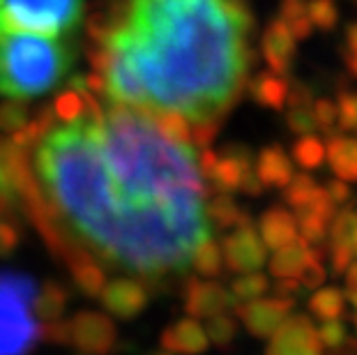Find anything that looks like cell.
I'll return each mask as SVG.
<instances>
[{
    "mask_svg": "<svg viewBox=\"0 0 357 355\" xmlns=\"http://www.w3.org/2000/svg\"><path fill=\"white\" fill-rule=\"evenodd\" d=\"M17 196L88 293L109 275L162 286L212 240L208 178L187 132L67 88L5 139Z\"/></svg>",
    "mask_w": 357,
    "mask_h": 355,
    "instance_id": "1",
    "label": "cell"
},
{
    "mask_svg": "<svg viewBox=\"0 0 357 355\" xmlns=\"http://www.w3.org/2000/svg\"><path fill=\"white\" fill-rule=\"evenodd\" d=\"M88 33L90 90L178 127L199 148L215 141L254 67L245 0H111Z\"/></svg>",
    "mask_w": 357,
    "mask_h": 355,
    "instance_id": "2",
    "label": "cell"
},
{
    "mask_svg": "<svg viewBox=\"0 0 357 355\" xmlns=\"http://www.w3.org/2000/svg\"><path fill=\"white\" fill-rule=\"evenodd\" d=\"M79 60V40L0 28V95L35 100L60 88Z\"/></svg>",
    "mask_w": 357,
    "mask_h": 355,
    "instance_id": "3",
    "label": "cell"
},
{
    "mask_svg": "<svg viewBox=\"0 0 357 355\" xmlns=\"http://www.w3.org/2000/svg\"><path fill=\"white\" fill-rule=\"evenodd\" d=\"M33 279L0 273V355H28L40 339V314Z\"/></svg>",
    "mask_w": 357,
    "mask_h": 355,
    "instance_id": "4",
    "label": "cell"
},
{
    "mask_svg": "<svg viewBox=\"0 0 357 355\" xmlns=\"http://www.w3.org/2000/svg\"><path fill=\"white\" fill-rule=\"evenodd\" d=\"M86 0H0V28L79 40Z\"/></svg>",
    "mask_w": 357,
    "mask_h": 355,
    "instance_id": "5",
    "label": "cell"
},
{
    "mask_svg": "<svg viewBox=\"0 0 357 355\" xmlns=\"http://www.w3.org/2000/svg\"><path fill=\"white\" fill-rule=\"evenodd\" d=\"M265 247L261 236L256 233V229L249 224L235 226V231L222 245V259L224 266L233 270V273H256L258 268L265 263Z\"/></svg>",
    "mask_w": 357,
    "mask_h": 355,
    "instance_id": "6",
    "label": "cell"
},
{
    "mask_svg": "<svg viewBox=\"0 0 357 355\" xmlns=\"http://www.w3.org/2000/svg\"><path fill=\"white\" fill-rule=\"evenodd\" d=\"M268 355H323L314 323L302 314L288 316L270 337Z\"/></svg>",
    "mask_w": 357,
    "mask_h": 355,
    "instance_id": "7",
    "label": "cell"
},
{
    "mask_svg": "<svg viewBox=\"0 0 357 355\" xmlns=\"http://www.w3.org/2000/svg\"><path fill=\"white\" fill-rule=\"evenodd\" d=\"M291 309H293L291 298H272V300L258 298L247 302V305H238V314L254 337L270 339L281 323L291 316Z\"/></svg>",
    "mask_w": 357,
    "mask_h": 355,
    "instance_id": "8",
    "label": "cell"
},
{
    "mask_svg": "<svg viewBox=\"0 0 357 355\" xmlns=\"http://www.w3.org/2000/svg\"><path fill=\"white\" fill-rule=\"evenodd\" d=\"M261 54L265 63L270 65V72L275 74H288L295 63V54H298V40L291 35L288 26L279 17L272 21L265 30L261 40Z\"/></svg>",
    "mask_w": 357,
    "mask_h": 355,
    "instance_id": "9",
    "label": "cell"
},
{
    "mask_svg": "<svg viewBox=\"0 0 357 355\" xmlns=\"http://www.w3.org/2000/svg\"><path fill=\"white\" fill-rule=\"evenodd\" d=\"M102 302L106 307V312L118 314V316H129L139 314L146 307V289L139 279L132 277H118L113 282L102 286Z\"/></svg>",
    "mask_w": 357,
    "mask_h": 355,
    "instance_id": "10",
    "label": "cell"
},
{
    "mask_svg": "<svg viewBox=\"0 0 357 355\" xmlns=\"http://www.w3.org/2000/svg\"><path fill=\"white\" fill-rule=\"evenodd\" d=\"M67 337L74 339V344L83 351H109L113 342V326L104 314L86 312L79 314L70 328H67Z\"/></svg>",
    "mask_w": 357,
    "mask_h": 355,
    "instance_id": "11",
    "label": "cell"
},
{
    "mask_svg": "<svg viewBox=\"0 0 357 355\" xmlns=\"http://www.w3.org/2000/svg\"><path fill=\"white\" fill-rule=\"evenodd\" d=\"M233 305L231 293L212 282H192L187 293V312L196 319H210Z\"/></svg>",
    "mask_w": 357,
    "mask_h": 355,
    "instance_id": "12",
    "label": "cell"
},
{
    "mask_svg": "<svg viewBox=\"0 0 357 355\" xmlns=\"http://www.w3.org/2000/svg\"><path fill=\"white\" fill-rule=\"evenodd\" d=\"M256 176L263 187H286L293 178V162L281 146H270L261 150L256 162Z\"/></svg>",
    "mask_w": 357,
    "mask_h": 355,
    "instance_id": "13",
    "label": "cell"
},
{
    "mask_svg": "<svg viewBox=\"0 0 357 355\" xmlns=\"http://www.w3.org/2000/svg\"><path fill=\"white\" fill-rule=\"evenodd\" d=\"M325 160L337 178L357 183V139L332 134L325 143Z\"/></svg>",
    "mask_w": 357,
    "mask_h": 355,
    "instance_id": "14",
    "label": "cell"
},
{
    "mask_svg": "<svg viewBox=\"0 0 357 355\" xmlns=\"http://www.w3.org/2000/svg\"><path fill=\"white\" fill-rule=\"evenodd\" d=\"M298 222L286 208H270L261 219V240L265 247L279 249L298 240Z\"/></svg>",
    "mask_w": 357,
    "mask_h": 355,
    "instance_id": "15",
    "label": "cell"
},
{
    "mask_svg": "<svg viewBox=\"0 0 357 355\" xmlns=\"http://www.w3.org/2000/svg\"><path fill=\"white\" fill-rule=\"evenodd\" d=\"M247 90L252 93L254 102L265 109L284 111L286 109V95H288V81L281 79V74L275 72H258L254 79H249Z\"/></svg>",
    "mask_w": 357,
    "mask_h": 355,
    "instance_id": "16",
    "label": "cell"
},
{
    "mask_svg": "<svg viewBox=\"0 0 357 355\" xmlns=\"http://www.w3.org/2000/svg\"><path fill=\"white\" fill-rule=\"evenodd\" d=\"M162 342H164V349L187 353V355L203 353L208 349V335H205V330L194 319H185L176 323V326H171L164 332Z\"/></svg>",
    "mask_w": 357,
    "mask_h": 355,
    "instance_id": "17",
    "label": "cell"
},
{
    "mask_svg": "<svg viewBox=\"0 0 357 355\" xmlns=\"http://www.w3.org/2000/svg\"><path fill=\"white\" fill-rule=\"evenodd\" d=\"M309 256H311V247L298 236V240L275 249V256L270 261V273L275 277H300Z\"/></svg>",
    "mask_w": 357,
    "mask_h": 355,
    "instance_id": "18",
    "label": "cell"
},
{
    "mask_svg": "<svg viewBox=\"0 0 357 355\" xmlns=\"http://www.w3.org/2000/svg\"><path fill=\"white\" fill-rule=\"evenodd\" d=\"M344 307H346L344 293L339 289H334V286H330V289H321L309 300V309L323 321L341 319V316H344Z\"/></svg>",
    "mask_w": 357,
    "mask_h": 355,
    "instance_id": "19",
    "label": "cell"
},
{
    "mask_svg": "<svg viewBox=\"0 0 357 355\" xmlns=\"http://www.w3.org/2000/svg\"><path fill=\"white\" fill-rule=\"evenodd\" d=\"M270 282L258 273H245L238 277L231 286V298L233 305H247V302L263 298V293H268Z\"/></svg>",
    "mask_w": 357,
    "mask_h": 355,
    "instance_id": "20",
    "label": "cell"
},
{
    "mask_svg": "<svg viewBox=\"0 0 357 355\" xmlns=\"http://www.w3.org/2000/svg\"><path fill=\"white\" fill-rule=\"evenodd\" d=\"M293 160L302 169H318L325 162V143L314 134H302L293 146Z\"/></svg>",
    "mask_w": 357,
    "mask_h": 355,
    "instance_id": "21",
    "label": "cell"
},
{
    "mask_svg": "<svg viewBox=\"0 0 357 355\" xmlns=\"http://www.w3.org/2000/svg\"><path fill=\"white\" fill-rule=\"evenodd\" d=\"M328 238L332 247H351L357 238V213L353 210H344V213L334 215L328 229Z\"/></svg>",
    "mask_w": 357,
    "mask_h": 355,
    "instance_id": "22",
    "label": "cell"
},
{
    "mask_svg": "<svg viewBox=\"0 0 357 355\" xmlns=\"http://www.w3.org/2000/svg\"><path fill=\"white\" fill-rule=\"evenodd\" d=\"M208 213L210 219L219 226H242L249 224V217L235 206L229 196H217V199L208 201Z\"/></svg>",
    "mask_w": 357,
    "mask_h": 355,
    "instance_id": "23",
    "label": "cell"
},
{
    "mask_svg": "<svg viewBox=\"0 0 357 355\" xmlns=\"http://www.w3.org/2000/svg\"><path fill=\"white\" fill-rule=\"evenodd\" d=\"M316 187H318L316 180L307 176V173H293V178L284 187V199L293 210H298L302 206H307V201L316 192Z\"/></svg>",
    "mask_w": 357,
    "mask_h": 355,
    "instance_id": "24",
    "label": "cell"
},
{
    "mask_svg": "<svg viewBox=\"0 0 357 355\" xmlns=\"http://www.w3.org/2000/svg\"><path fill=\"white\" fill-rule=\"evenodd\" d=\"M222 266H224L222 249L215 245V240H208V243L196 252L194 261H192V268L203 277H217L222 273Z\"/></svg>",
    "mask_w": 357,
    "mask_h": 355,
    "instance_id": "25",
    "label": "cell"
},
{
    "mask_svg": "<svg viewBox=\"0 0 357 355\" xmlns=\"http://www.w3.org/2000/svg\"><path fill=\"white\" fill-rule=\"evenodd\" d=\"M307 17L318 30H332L339 24V10L334 0H307Z\"/></svg>",
    "mask_w": 357,
    "mask_h": 355,
    "instance_id": "26",
    "label": "cell"
},
{
    "mask_svg": "<svg viewBox=\"0 0 357 355\" xmlns=\"http://www.w3.org/2000/svg\"><path fill=\"white\" fill-rule=\"evenodd\" d=\"M337 127L341 132H351L357 127V93L344 90L337 97Z\"/></svg>",
    "mask_w": 357,
    "mask_h": 355,
    "instance_id": "27",
    "label": "cell"
},
{
    "mask_svg": "<svg viewBox=\"0 0 357 355\" xmlns=\"http://www.w3.org/2000/svg\"><path fill=\"white\" fill-rule=\"evenodd\" d=\"M205 335H208V342H215L217 346H229L235 339V323L226 314H215L210 316Z\"/></svg>",
    "mask_w": 357,
    "mask_h": 355,
    "instance_id": "28",
    "label": "cell"
},
{
    "mask_svg": "<svg viewBox=\"0 0 357 355\" xmlns=\"http://www.w3.org/2000/svg\"><path fill=\"white\" fill-rule=\"evenodd\" d=\"M311 113H314L316 127L325 132L328 137L337 134V102L332 100H316L311 104Z\"/></svg>",
    "mask_w": 357,
    "mask_h": 355,
    "instance_id": "29",
    "label": "cell"
},
{
    "mask_svg": "<svg viewBox=\"0 0 357 355\" xmlns=\"http://www.w3.org/2000/svg\"><path fill=\"white\" fill-rule=\"evenodd\" d=\"M325 277L328 275H325V268L321 263V247H311L309 261L305 263V268H302V273H300L302 286H307V289H318V286L325 282Z\"/></svg>",
    "mask_w": 357,
    "mask_h": 355,
    "instance_id": "30",
    "label": "cell"
},
{
    "mask_svg": "<svg viewBox=\"0 0 357 355\" xmlns=\"http://www.w3.org/2000/svg\"><path fill=\"white\" fill-rule=\"evenodd\" d=\"M286 123H288V130L293 134H311L316 130V120H314V113H311V107H288L286 113Z\"/></svg>",
    "mask_w": 357,
    "mask_h": 355,
    "instance_id": "31",
    "label": "cell"
},
{
    "mask_svg": "<svg viewBox=\"0 0 357 355\" xmlns=\"http://www.w3.org/2000/svg\"><path fill=\"white\" fill-rule=\"evenodd\" d=\"M316 335L323 349H341L346 342V326L339 319L323 321V326L316 330Z\"/></svg>",
    "mask_w": 357,
    "mask_h": 355,
    "instance_id": "32",
    "label": "cell"
},
{
    "mask_svg": "<svg viewBox=\"0 0 357 355\" xmlns=\"http://www.w3.org/2000/svg\"><path fill=\"white\" fill-rule=\"evenodd\" d=\"M12 196H17V190H14L10 160H7V143L0 139V201H10Z\"/></svg>",
    "mask_w": 357,
    "mask_h": 355,
    "instance_id": "33",
    "label": "cell"
},
{
    "mask_svg": "<svg viewBox=\"0 0 357 355\" xmlns=\"http://www.w3.org/2000/svg\"><path fill=\"white\" fill-rule=\"evenodd\" d=\"M311 90L302 81L288 83V95H286V107H311Z\"/></svg>",
    "mask_w": 357,
    "mask_h": 355,
    "instance_id": "34",
    "label": "cell"
},
{
    "mask_svg": "<svg viewBox=\"0 0 357 355\" xmlns=\"http://www.w3.org/2000/svg\"><path fill=\"white\" fill-rule=\"evenodd\" d=\"M323 190L328 192L334 206H344V203H348V199H351V187H348L346 180H341V178L328 180V185H325Z\"/></svg>",
    "mask_w": 357,
    "mask_h": 355,
    "instance_id": "35",
    "label": "cell"
},
{
    "mask_svg": "<svg viewBox=\"0 0 357 355\" xmlns=\"http://www.w3.org/2000/svg\"><path fill=\"white\" fill-rule=\"evenodd\" d=\"M17 231H14V222L10 215L0 213V252H10L17 245Z\"/></svg>",
    "mask_w": 357,
    "mask_h": 355,
    "instance_id": "36",
    "label": "cell"
},
{
    "mask_svg": "<svg viewBox=\"0 0 357 355\" xmlns=\"http://www.w3.org/2000/svg\"><path fill=\"white\" fill-rule=\"evenodd\" d=\"M284 24L288 26V30H291V35H293L298 42L309 40V37L314 35V26H311V21H309L307 14H302V17H295V19H291V21H284Z\"/></svg>",
    "mask_w": 357,
    "mask_h": 355,
    "instance_id": "37",
    "label": "cell"
},
{
    "mask_svg": "<svg viewBox=\"0 0 357 355\" xmlns=\"http://www.w3.org/2000/svg\"><path fill=\"white\" fill-rule=\"evenodd\" d=\"M307 14V0H281L279 5V19L281 21H291L295 17Z\"/></svg>",
    "mask_w": 357,
    "mask_h": 355,
    "instance_id": "38",
    "label": "cell"
},
{
    "mask_svg": "<svg viewBox=\"0 0 357 355\" xmlns=\"http://www.w3.org/2000/svg\"><path fill=\"white\" fill-rule=\"evenodd\" d=\"M353 249L351 247H332V268L337 275H344L346 268L353 263Z\"/></svg>",
    "mask_w": 357,
    "mask_h": 355,
    "instance_id": "39",
    "label": "cell"
},
{
    "mask_svg": "<svg viewBox=\"0 0 357 355\" xmlns=\"http://www.w3.org/2000/svg\"><path fill=\"white\" fill-rule=\"evenodd\" d=\"M300 291V282L298 277H279V282L275 286V293L279 298H295V293Z\"/></svg>",
    "mask_w": 357,
    "mask_h": 355,
    "instance_id": "40",
    "label": "cell"
},
{
    "mask_svg": "<svg viewBox=\"0 0 357 355\" xmlns=\"http://www.w3.org/2000/svg\"><path fill=\"white\" fill-rule=\"evenodd\" d=\"M357 56V24H351L346 30V40H344V58Z\"/></svg>",
    "mask_w": 357,
    "mask_h": 355,
    "instance_id": "41",
    "label": "cell"
},
{
    "mask_svg": "<svg viewBox=\"0 0 357 355\" xmlns=\"http://www.w3.org/2000/svg\"><path fill=\"white\" fill-rule=\"evenodd\" d=\"M346 286L348 291H357V263H351V266L346 268Z\"/></svg>",
    "mask_w": 357,
    "mask_h": 355,
    "instance_id": "42",
    "label": "cell"
},
{
    "mask_svg": "<svg viewBox=\"0 0 357 355\" xmlns=\"http://www.w3.org/2000/svg\"><path fill=\"white\" fill-rule=\"evenodd\" d=\"M344 60H346L348 70L353 72V77H357V56H348V58H344Z\"/></svg>",
    "mask_w": 357,
    "mask_h": 355,
    "instance_id": "43",
    "label": "cell"
},
{
    "mask_svg": "<svg viewBox=\"0 0 357 355\" xmlns=\"http://www.w3.org/2000/svg\"><path fill=\"white\" fill-rule=\"evenodd\" d=\"M348 300H351L355 305V309H357V291H348Z\"/></svg>",
    "mask_w": 357,
    "mask_h": 355,
    "instance_id": "44",
    "label": "cell"
},
{
    "mask_svg": "<svg viewBox=\"0 0 357 355\" xmlns=\"http://www.w3.org/2000/svg\"><path fill=\"white\" fill-rule=\"evenodd\" d=\"M353 252L357 254V238H355V245H353Z\"/></svg>",
    "mask_w": 357,
    "mask_h": 355,
    "instance_id": "45",
    "label": "cell"
},
{
    "mask_svg": "<svg viewBox=\"0 0 357 355\" xmlns=\"http://www.w3.org/2000/svg\"><path fill=\"white\" fill-rule=\"evenodd\" d=\"M157 355H169V353H157Z\"/></svg>",
    "mask_w": 357,
    "mask_h": 355,
    "instance_id": "46",
    "label": "cell"
},
{
    "mask_svg": "<svg viewBox=\"0 0 357 355\" xmlns=\"http://www.w3.org/2000/svg\"><path fill=\"white\" fill-rule=\"evenodd\" d=\"M355 3H357V0H355Z\"/></svg>",
    "mask_w": 357,
    "mask_h": 355,
    "instance_id": "47",
    "label": "cell"
},
{
    "mask_svg": "<svg viewBox=\"0 0 357 355\" xmlns=\"http://www.w3.org/2000/svg\"><path fill=\"white\" fill-rule=\"evenodd\" d=\"M355 130H357V127H355Z\"/></svg>",
    "mask_w": 357,
    "mask_h": 355,
    "instance_id": "48",
    "label": "cell"
}]
</instances>
